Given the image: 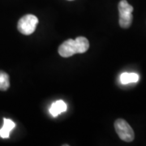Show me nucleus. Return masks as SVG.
<instances>
[{"label": "nucleus", "instance_id": "1", "mask_svg": "<svg viewBox=\"0 0 146 146\" xmlns=\"http://www.w3.org/2000/svg\"><path fill=\"white\" fill-rule=\"evenodd\" d=\"M89 48V42L84 36H78L75 40L68 39L60 45L58 54L63 58H68L76 54L85 53Z\"/></svg>", "mask_w": 146, "mask_h": 146}, {"label": "nucleus", "instance_id": "2", "mask_svg": "<svg viewBox=\"0 0 146 146\" xmlns=\"http://www.w3.org/2000/svg\"><path fill=\"white\" fill-rule=\"evenodd\" d=\"M133 7L128 3L127 0H121L119 3V25L123 29H128L131 26L133 16H132Z\"/></svg>", "mask_w": 146, "mask_h": 146}, {"label": "nucleus", "instance_id": "3", "mask_svg": "<svg viewBox=\"0 0 146 146\" xmlns=\"http://www.w3.org/2000/svg\"><path fill=\"white\" fill-rule=\"evenodd\" d=\"M37 24H38L37 17L31 14H29L20 19L17 25V29L22 34L30 35L36 30Z\"/></svg>", "mask_w": 146, "mask_h": 146}, {"label": "nucleus", "instance_id": "4", "mask_svg": "<svg viewBox=\"0 0 146 146\" xmlns=\"http://www.w3.org/2000/svg\"><path fill=\"white\" fill-rule=\"evenodd\" d=\"M115 128L118 136L123 141L126 142H131L135 138L134 131L131 128L128 123L124 119H119L115 121Z\"/></svg>", "mask_w": 146, "mask_h": 146}, {"label": "nucleus", "instance_id": "5", "mask_svg": "<svg viewBox=\"0 0 146 146\" xmlns=\"http://www.w3.org/2000/svg\"><path fill=\"white\" fill-rule=\"evenodd\" d=\"M67 109H68L67 104L62 100H58L53 102L49 111L53 117H57L58 115H60L61 113L65 112Z\"/></svg>", "mask_w": 146, "mask_h": 146}, {"label": "nucleus", "instance_id": "6", "mask_svg": "<svg viewBox=\"0 0 146 146\" xmlns=\"http://www.w3.org/2000/svg\"><path fill=\"white\" fill-rule=\"evenodd\" d=\"M16 127V123L12 120L8 119H3V126L0 129V136L3 139H7L10 136V133Z\"/></svg>", "mask_w": 146, "mask_h": 146}, {"label": "nucleus", "instance_id": "7", "mask_svg": "<svg viewBox=\"0 0 146 146\" xmlns=\"http://www.w3.org/2000/svg\"><path fill=\"white\" fill-rule=\"evenodd\" d=\"M140 76L138 74L134 72H123L120 76V82L123 84L138 82Z\"/></svg>", "mask_w": 146, "mask_h": 146}, {"label": "nucleus", "instance_id": "8", "mask_svg": "<svg viewBox=\"0 0 146 146\" xmlns=\"http://www.w3.org/2000/svg\"><path fill=\"white\" fill-rule=\"evenodd\" d=\"M10 87L9 76L3 71H0V90L6 91Z\"/></svg>", "mask_w": 146, "mask_h": 146}, {"label": "nucleus", "instance_id": "9", "mask_svg": "<svg viewBox=\"0 0 146 146\" xmlns=\"http://www.w3.org/2000/svg\"><path fill=\"white\" fill-rule=\"evenodd\" d=\"M69 1H72V0H69Z\"/></svg>", "mask_w": 146, "mask_h": 146}]
</instances>
